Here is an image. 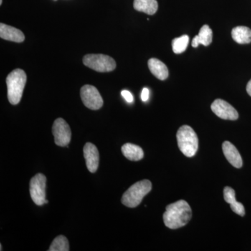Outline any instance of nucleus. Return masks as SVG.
I'll list each match as a JSON object with an SVG mask.
<instances>
[{
    "mask_svg": "<svg viewBox=\"0 0 251 251\" xmlns=\"http://www.w3.org/2000/svg\"><path fill=\"white\" fill-rule=\"evenodd\" d=\"M192 217L191 206L185 201H179L167 206L163 214V222L168 228L173 229L184 227Z\"/></svg>",
    "mask_w": 251,
    "mask_h": 251,
    "instance_id": "f257e3e1",
    "label": "nucleus"
},
{
    "mask_svg": "<svg viewBox=\"0 0 251 251\" xmlns=\"http://www.w3.org/2000/svg\"><path fill=\"white\" fill-rule=\"evenodd\" d=\"M7 96L10 103L17 105L21 101L27 82L25 72L21 69H15L6 77Z\"/></svg>",
    "mask_w": 251,
    "mask_h": 251,
    "instance_id": "f03ea898",
    "label": "nucleus"
},
{
    "mask_svg": "<svg viewBox=\"0 0 251 251\" xmlns=\"http://www.w3.org/2000/svg\"><path fill=\"white\" fill-rule=\"evenodd\" d=\"M152 185L150 180L145 179L138 181L125 193L122 198L124 205L130 208H135L139 205L144 197L151 191Z\"/></svg>",
    "mask_w": 251,
    "mask_h": 251,
    "instance_id": "7ed1b4c3",
    "label": "nucleus"
},
{
    "mask_svg": "<svg viewBox=\"0 0 251 251\" xmlns=\"http://www.w3.org/2000/svg\"><path fill=\"white\" fill-rule=\"evenodd\" d=\"M178 147L185 156H194L198 149V138L194 130L188 125L180 127L176 133Z\"/></svg>",
    "mask_w": 251,
    "mask_h": 251,
    "instance_id": "20e7f679",
    "label": "nucleus"
},
{
    "mask_svg": "<svg viewBox=\"0 0 251 251\" xmlns=\"http://www.w3.org/2000/svg\"><path fill=\"white\" fill-rule=\"evenodd\" d=\"M86 67L90 68L97 72H110L116 68L115 59L103 54H89L82 59Z\"/></svg>",
    "mask_w": 251,
    "mask_h": 251,
    "instance_id": "39448f33",
    "label": "nucleus"
},
{
    "mask_svg": "<svg viewBox=\"0 0 251 251\" xmlns=\"http://www.w3.org/2000/svg\"><path fill=\"white\" fill-rule=\"evenodd\" d=\"M46 177L45 175L36 174L29 183V192L33 202L41 206L46 203Z\"/></svg>",
    "mask_w": 251,
    "mask_h": 251,
    "instance_id": "423d86ee",
    "label": "nucleus"
},
{
    "mask_svg": "<svg viewBox=\"0 0 251 251\" xmlns=\"http://www.w3.org/2000/svg\"><path fill=\"white\" fill-rule=\"evenodd\" d=\"M80 97L84 105L91 110H99L103 106V99L94 86L84 85L80 90Z\"/></svg>",
    "mask_w": 251,
    "mask_h": 251,
    "instance_id": "0eeeda50",
    "label": "nucleus"
},
{
    "mask_svg": "<svg viewBox=\"0 0 251 251\" xmlns=\"http://www.w3.org/2000/svg\"><path fill=\"white\" fill-rule=\"evenodd\" d=\"M52 134L54 143L59 147H67L72 139L70 126L62 118L57 119L54 121L52 126Z\"/></svg>",
    "mask_w": 251,
    "mask_h": 251,
    "instance_id": "6e6552de",
    "label": "nucleus"
},
{
    "mask_svg": "<svg viewBox=\"0 0 251 251\" xmlns=\"http://www.w3.org/2000/svg\"><path fill=\"white\" fill-rule=\"evenodd\" d=\"M211 110L220 118L226 120H237L239 114L230 104L222 99H216L211 104Z\"/></svg>",
    "mask_w": 251,
    "mask_h": 251,
    "instance_id": "1a4fd4ad",
    "label": "nucleus"
},
{
    "mask_svg": "<svg viewBox=\"0 0 251 251\" xmlns=\"http://www.w3.org/2000/svg\"><path fill=\"white\" fill-rule=\"evenodd\" d=\"M86 166L90 173H95L99 168V153L98 149L92 143H87L83 148Z\"/></svg>",
    "mask_w": 251,
    "mask_h": 251,
    "instance_id": "9d476101",
    "label": "nucleus"
},
{
    "mask_svg": "<svg viewBox=\"0 0 251 251\" xmlns=\"http://www.w3.org/2000/svg\"><path fill=\"white\" fill-rule=\"evenodd\" d=\"M222 148L225 156L229 163L234 168H242L243 165L242 156L235 146L229 141H225L223 143Z\"/></svg>",
    "mask_w": 251,
    "mask_h": 251,
    "instance_id": "9b49d317",
    "label": "nucleus"
},
{
    "mask_svg": "<svg viewBox=\"0 0 251 251\" xmlns=\"http://www.w3.org/2000/svg\"><path fill=\"white\" fill-rule=\"evenodd\" d=\"M0 37L16 43H22L25 38L22 31L4 23L0 24Z\"/></svg>",
    "mask_w": 251,
    "mask_h": 251,
    "instance_id": "f8f14e48",
    "label": "nucleus"
},
{
    "mask_svg": "<svg viewBox=\"0 0 251 251\" xmlns=\"http://www.w3.org/2000/svg\"><path fill=\"white\" fill-rule=\"evenodd\" d=\"M224 194L225 201L230 204L232 210L238 215L244 216L245 215V208L242 203L236 201L234 190L229 186H226L224 190Z\"/></svg>",
    "mask_w": 251,
    "mask_h": 251,
    "instance_id": "ddd939ff",
    "label": "nucleus"
},
{
    "mask_svg": "<svg viewBox=\"0 0 251 251\" xmlns=\"http://www.w3.org/2000/svg\"><path fill=\"white\" fill-rule=\"evenodd\" d=\"M148 67L150 72L156 78L164 80L168 78L169 75L168 67L164 63L159 59L151 58L148 61Z\"/></svg>",
    "mask_w": 251,
    "mask_h": 251,
    "instance_id": "4468645a",
    "label": "nucleus"
},
{
    "mask_svg": "<svg viewBox=\"0 0 251 251\" xmlns=\"http://www.w3.org/2000/svg\"><path fill=\"white\" fill-rule=\"evenodd\" d=\"M213 32L212 30L207 25H204L200 30L198 35L195 36L192 41L193 48H197L200 44L208 46L212 42Z\"/></svg>",
    "mask_w": 251,
    "mask_h": 251,
    "instance_id": "2eb2a0df",
    "label": "nucleus"
},
{
    "mask_svg": "<svg viewBox=\"0 0 251 251\" xmlns=\"http://www.w3.org/2000/svg\"><path fill=\"white\" fill-rule=\"evenodd\" d=\"M122 151L124 156L130 161H138L143 159L144 151L143 149L136 145L126 143L122 148Z\"/></svg>",
    "mask_w": 251,
    "mask_h": 251,
    "instance_id": "dca6fc26",
    "label": "nucleus"
},
{
    "mask_svg": "<svg viewBox=\"0 0 251 251\" xmlns=\"http://www.w3.org/2000/svg\"><path fill=\"white\" fill-rule=\"evenodd\" d=\"M133 7L140 12L153 15L158 10V4L156 0H134Z\"/></svg>",
    "mask_w": 251,
    "mask_h": 251,
    "instance_id": "f3484780",
    "label": "nucleus"
},
{
    "mask_svg": "<svg viewBox=\"0 0 251 251\" xmlns=\"http://www.w3.org/2000/svg\"><path fill=\"white\" fill-rule=\"evenodd\" d=\"M232 37L239 44H248L251 42V29L245 26H238L232 30Z\"/></svg>",
    "mask_w": 251,
    "mask_h": 251,
    "instance_id": "a211bd4d",
    "label": "nucleus"
},
{
    "mask_svg": "<svg viewBox=\"0 0 251 251\" xmlns=\"http://www.w3.org/2000/svg\"><path fill=\"white\" fill-rule=\"evenodd\" d=\"M189 37L188 35H183L181 37L176 38L172 41L173 50L175 54H181L187 49Z\"/></svg>",
    "mask_w": 251,
    "mask_h": 251,
    "instance_id": "6ab92c4d",
    "label": "nucleus"
},
{
    "mask_svg": "<svg viewBox=\"0 0 251 251\" xmlns=\"http://www.w3.org/2000/svg\"><path fill=\"white\" fill-rule=\"evenodd\" d=\"M69 244L67 237L64 236H58L54 239L51 244L49 251H69Z\"/></svg>",
    "mask_w": 251,
    "mask_h": 251,
    "instance_id": "aec40b11",
    "label": "nucleus"
},
{
    "mask_svg": "<svg viewBox=\"0 0 251 251\" xmlns=\"http://www.w3.org/2000/svg\"><path fill=\"white\" fill-rule=\"evenodd\" d=\"M122 96L125 98L128 103H132L133 101V97L130 92L127 90L122 91Z\"/></svg>",
    "mask_w": 251,
    "mask_h": 251,
    "instance_id": "412c9836",
    "label": "nucleus"
},
{
    "mask_svg": "<svg viewBox=\"0 0 251 251\" xmlns=\"http://www.w3.org/2000/svg\"><path fill=\"white\" fill-rule=\"evenodd\" d=\"M149 96H150V90H149L148 88H146V87H145V88L143 89V92H142L141 94V99L142 100H143V101H148L149 99Z\"/></svg>",
    "mask_w": 251,
    "mask_h": 251,
    "instance_id": "4be33fe9",
    "label": "nucleus"
},
{
    "mask_svg": "<svg viewBox=\"0 0 251 251\" xmlns=\"http://www.w3.org/2000/svg\"><path fill=\"white\" fill-rule=\"evenodd\" d=\"M247 93L251 97V80L248 82L247 86Z\"/></svg>",
    "mask_w": 251,
    "mask_h": 251,
    "instance_id": "5701e85b",
    "label": "nucleus"
},
{
    "mask_svg": "<svg viewBox=\"0 0 251 251\" xmlns=\"http://www.w3.org/2000/svg\"><path fill=\"white\" fill-rule=\"evenodd\" d=\"M2 4V0H0V4Z\"/></svg>",
    "mask_w": 251,
    "mask_h": 251,
    "instance_id": "b1692460",
    "label": "nucleus"
}]
</instances>
